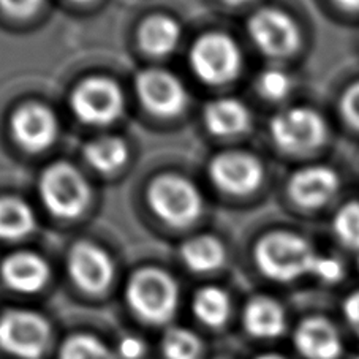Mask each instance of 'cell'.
Segmentation results:
<instances>
[{"instance_id": "6", "label": "cell", "mask_w": 359, "mask_h": 359, "mask_svg": "<svg viewBox=\"0 0 359 359\" xmlns=\"http://www.w3.org/2000/svg\"><path fill=\"white\" fill-rule=\"evenodd\" d=\"M147 200L160 219L176 226L191 224L203 210L200 191L187 179L176 175L156 179L147 191Z\"/></svg>"}, {"instance_id": "9", "label": "cell", "mask_w": 359, "mask_h": 359, "mask_svg": "<svg viewBox=\"0 0 359 359\" xmlns=\"http://www.w3.org/2000/svg\"><path fill=\"white\" fill-rule=\"evenodd\" d=\"M72 108L83 122L107 126L122 114L123 97L114 81L107 78H90L73 92Z\"/></svg>"}, {"instance_id": "16", "label": "cell", "mask_w": 359, "mask_h": 359, "mask_svg": "<svg viewBox=\"0 0 359 359\" xmlns=\"http://www.w3.org/2000/svg\"><path fill=\"white\" fill-rule=\"evenodd\" d=\"M0 274L15 292L36 293L46 285L49 268L45 259L32 252H16L4 259Z\"/></svg>"}, {"instance_id": "22", "label": "cell", "mask_w": 359, "mask_h": 359, "mask_svg": "<svg viewBox=\"0 0 359 359\" xmlns=\"http://www.w3.org/2000/svg\"><path fill=\"white\" fill-rule=\"evenodd\" d=\"M86 160L102 172H113L126 165L128 147L116 136H103L90 141L84 149Z\"/></svg>"}, {"instance_id": "13", "label": "cell", "mask_w": 359, "mask_h": 359, "mask_svg": "<svg viewBox=\"0 0 359 359\" xmlns=\"http://www.w3.org/2000/svg\"><path fill=\"white\" fill-rule=\"evenodd\" d=\"M68 271L79 288L95 294L109 287L114 276V264L108 253L98 245L79 243L68 255Z\"/></svg>"}, {"instance_id": "10", "label": "cell", "mask_w": 359, "mask_h": 359, "mask_svg": "<svg viewBox=\"0 0 359 359\" xmlns=\"http://www.w3.org/2000/svg\"><path fill=\"white\" fill-rule=\"evenodd\" d=\"M340 187V175L332 166L309 165L290 177L288 195L296 206L315 210L327 206L339 195Z\"/></svg>"}, {"instance_id": "29", "label": "cell", "mask_w": 359, "mask_h": 359, "mask_svg": "<svg viewBox=\"0 0 359 359\" xmlns=\"http://www.w3.org/2000/svg\"><path fill=\"white\" fill-rule=\"evenodd\" d=\"M312 276L326 285H336L345 278L346 266L339 257L318 252L317 259L313 263Z\"/></svg>"}, {"instance_id": "35", "label": "cell", "mask_w": 359, "mask_h": 359, "mask_svg": "<svg viewBox=\"0 0 359 359\" xmlns=\"http://www.w3.org/2000/svg\"><path fill=\"white\" fill-rule=\"evenodd\" d=\"M224 2L230 4V5H244V4L252 2V0H224Z\"/></svg>"}, {"instance_id": "23", "label": "cell", "mask_w": 359, "mask_h": 359, "mask_svg": "<svg viewBox=\"0 0 359 359\" xmlns=\"http://www.w3.org/2000/svg\"><path fill=\"white\" fill-rule=\"evenodd\" d=\"M195 317L210 327L225 325L230 317L231 302L225 292L217 287H206L195 294L194 299Z\"/></svg>"}, {"instance_id": "7", "label": "cell", "mask_w": 359, "mask_h": 359, "mask_svg": "<svg viewBox=\"0 0 359 359\" xmlns=\"http://www.w3.org/2000/svg\"><path fill=\"white\" fill-rule=\"evenodd\" d=\"M51 336V327L40 313L8 311L0 317V348L20 359H40Z\"/></svg>"}, {"instance_id": "15", "label": "cell", "mask_w": 359, "mask_h": 359, "mask_svg": "<svg viewBox=\"0 0 359 359\" xmlns=\"http://www.w3.org/2000/svg\"><path fill=\"white\" fill-rule=\"evenodd\" d=\"M293 342L306 359H337L342 355V339L337 327L318 315L301 321L294 331Z\"/></svg>"}, {"instance_id": "31", "label": "cell", "mask_w": 359, "mask_h": 359, "mask_svg": "<svg viewBox=\"0 0 359 359\" xmlns=\"http://www.w3.org/2000/svg\"><path fill=\"white\" fill-rule=\"evenodd\" d=\"M342 313L350 330L359 337V288L345 296L342 302Z\"/></svg>"}, {"instance_id": "17", "label": "cell", "mask_w": 359, "mask_h": 359, "mask_svg": "<svg viewBox=\"0 0 359 359\" xmlns=\"http://www.w3.org/2000/svg\"><path fill=\"white\" fill-rule=\"evenodd\" d=\"M285 311L276 299L258 296L244 311V327L253 337L274 339L285 331Z\"/></svg>"}, {"instance_id": "24", "label": "cell", "mask_w": 359, "mask_h": 359, "mask_svg": "<svg viewBox=\"0 0 359 359\" xmlns=\"http://www.w3.org/2000/svg\"><path fill=\"white\" fill-rule=\"evenodd\" d=\"M331 228L337 243L359 257V200L340 204L332 215Z\"/></svg>"}, {"instance_id": "32", "label": "cell", "mask_w": 359, "mask_h": 359, "mask_svg": "<svg viewBox=\"0 0 359 359\" xmlns=\"http://www.w3.org/2000/svg\"><path fill=\"white\" fill-rule=\"evenodd\" d=\"M119 355L123 359H140L142 355H144V342L141 339L135 337V336H128L123 337L122 342L119 344Z\"/></svg>"}, {"instance_id": "27", "label": "cell", "mask_w": 359, "mask_h": 359, "mask_svg": "<svg viewBox=\"0 0 359 359\" xmlns=\"http://www.w3.org/2000/svg\"><path fill=\"white\" fill-rule=\"evenodd\" d=\"M293 88V79L285 70L280 68H268L259 76L258 89L262 95L269 100H282L290 94Z\"/></svg>"}, {"instance_id": "19", "label": "cell", "mask_w": 359, "mask_h": 359, "mask_svg": "<svg viewBox=\"0 0 359 359\" xmlns=\"http://www.w3.org/2000/svg\"><path fill=\"white\" fill-rule=\"evenodd\" d=\"M179 39L181 27L170 16H151L140 27L141 46L152 55H165L175 51Z\"/></svg>"}, {"instance_id": "21", "label": "cell", "mask_w": 359, "mask_h": 359, "mask_svg": "<svg viewBox=\"0 0 359 359\" xmlns=\"http://www.w3.org/2000/svg\"><path fill=\"white\" fill-rule=\"evenodd\" d=\"M182 259L191 271L210 272L225 262L224 244L214 236H198L182 245Z\"/></svg>"}, {"instance_id": "11", "label": "cell", "mask_w": 359, "mask_h": 359, "mask_svg": "<svg viewBox=\"0 0 359 359\" xmlns=\"http://www.w3.org/2000/svg\"><path fill=\"white\" fill-rule=\"evenodd\" d=\"M135 84L141 103L157 116H176L187 103V94L181 81L165 70L151 68L141 72Z\"/></svg>"}, {"instance_id": "30", "label": "cell", "mask_w": 359, "mask_h": 359, "mask_svg": "<svg viewBox=\"0 0 359 359\" xmlns=\"http://www.w3.org/2000/svg\"><path fill=\"white\" fill-rule=\"evenodd\" d=\"M43 0H0V8L15 18H27L40 8Z\"/></svg>"}, {"instance_id": "4", "label": "cell", "mask_w": 359, "mask_h": 359, "mask_svg": "<svg viewBox=\"0 0 359 359\" xmlns=\"http://www.w3.org/2000/svg\"><path fill=\"white\" fill-rule=\"evenodd\" d=\"M40 195L49 212L59 219H76L90 201V187L75 166L54 163L43 171Z\"/></svg>"}, {"instance_id": "1", "label": "cell", "mask_w": 359, "mask_h": 359, "mask_svg": "<svg viewBox=\"0 0 359 359\" xmlns=\"http://www.w3.org/2000/svg\"><path fill=\"white\" fill-rule=\"evenodd\" d=\"M318 252L307 238L298 233L276 231L266 234L255 249L258 268L276 282L290 283L312 276Z\"/></svg>"}, {"instance_id": "34", "label": "cell", "mask_w": 359, "mask_h": 359, "mask_svg": "<svg viewBox=\"0 0 359 359\" xmlns=\"http://www.w3.org/2000/svg\"><path fill=\"white\" fill-rule=\"evenodd\" d=\"M255 359H285V358L280 355H276V353H268V355H262Z\"/></svg>"}, {"instance_id": "36", "label": "cell", "mask_w": 359, "mask_h": 359, "mask_svg": "<svg viewBox=\"0 0 359 359\" xmlns=\"http://www.w3.org/2000/svg\"><path fill=\"white\" fill-rule=\"evenodd\" d=\"M73 2H78V4H86V2H90V0H73Z\"/></svg>"}, {"instance_id": "8", "label": "cell", "mask_w": 359, "mask_h": 359, "mask_svg": "<svg viewBox=\"0 0 359 359\" xmlns=\"http://www.w3.org/2000/svg\"><path fill=\"white\" fill-rule=\"evenodd\" d=\"M249 34L255 45L271 57H287L299 48L301 32L290 15L278 8H262L250 18Z\"/></svg>"}, {"instance_id": "20", "label": "cell", "mask_w": 359, "mask_h": 359, "mask_svg": "<svg viewBox=\"0 0 359 359\" xmlns=\"http://www.w3.org/2000/svg\"><path fill=\"white\" fill-rule=\"evenodd\" d=\"M34 226V212L26 201L15 196H0V239H21Z\"/></svg>"}, {"instance_id": "28", "label": "cell", "mask_w": 359, "mask_h": 359, "mask_svg": "<svg viewBox=\"0 0 359 359\" xmlns=\"http://www.w3.org/2000/svg\"><path fill=\"white\" fill-rule=\"evenodd\" d=\"M339 116L351 132L359 135V79L351 81L342 90L337 103Z\"/></svg>"}, {"instance_id": "5", "label": "cell", "mask_w": 359, "mask_h": 359, "mask_svg": "<svg viewBox=\"0 0 359 359\" xmlns=\"http://www.w3.org/2000/svg\"><path fill=\"white\" fill-rule=\"evenodd\" d=\"M190 65L204 83L219 86L239 75L243 55L231 36L212 32L203 35L191 48Z\"/></svg>"}, {"instance_id": "3", "label": "cell", "mask_w": 359, "mask_h": 359, "mask_svg": "<svg viewBox=\"0 0 359 359\" xmlns=\"http://www.w3.org/2000/svg\"><path fill=\"white\" fill-rule=\"evenodd\" d=\"M271 138L278 149L288 154H311L330 140V126L320 111L311 107H293L271 121Z\"/></svg>"}, {"instance_id": "37", "label": "cell", "mask_w": 359, "mask_h": 359, "mask_svg": "<svg viewBox=\"0 0 359 359\" xmlns=\"http://www.w3.org/2000/svg\"><path fill=\"white\" fill-rule=\"evenodd\" d=\"M355 359H359V353H358V355H356V358Z\"/></svg>"}, {"instance_id": "2", "label": "cell", "mask_w": 359, "mask_h": 359, "mask_svg": "<svg viewBox=\"0 0 359 359\" xmlns=\"http://www.w3.org/2000/svg\"><path fill=\"white\" fill-rule=\"evenodd\" d=\"M127 302L141 320L163 325L175 317L179 290L165 271L146 268L135 272L127 285Z\"/></svg>"}, {"instance_id": "18", "label": "cell", "mask_w": 359, "mask_h": 359, "mask_svg": "<svg viewBox=\"0 0 359 359\" xmlns=\"http://www.w3.org/2000/svg\"><path fill=\"white\" fill-rule=\"evenodd\" d=\"M204 121L210 133L217 136H233L249 128L250 114L243 103L234 98H220L206 107Z\"/></svg>"}, {"instance_id": "12", "label": "cell", "mask_w": 359, "mask_h": 359, "mask_svg": "<svg viewBox=\"0 0 359 359\" xmlns=\"http://www.w3.org/2000/svg\"><path fill=\"white\" fill-rule=\"evenodd\" d=\"M209 175L225 194L247 195L262 182L263 168L250 154L224 152L210 162Z\"/></svg>"}, {"instance_id": "25", "label": "cell", "mask_w": 359, "mask_h": 359, "mask_svg": "<svg viewBox=\"0 0 359 359\" xmlns=\"http://www.w3.org/2000/svg\"><path fill=\"white\" fill-rule=\"evenodd\" d=\"M59 359H116V355L98 337L76 334L62 344Z\"/></svg>"}, {"instance_id": "14", "label": "cell", "mask_w": 359, "mask_h": 359, "mask_svg": "<svg viewBox=\"0 0 359 359\" xmlns=\"http://www.w3.org/2000/svg\"><path fill=\"white\" fill-rule=\"evenodd\" d=\"M10 127L18 144L30 152L46 149L57 136V119L54 113L36 103L18 108L11 116Z\"/></svg>"}, {"instance_id": "33", "label": "cell", "mask_w": 359, "mask_h": 359, "mask_svg": "<svg viewBox=\"0 0 359 359\" xmlns=\"http://www.w3.org/2000/svg\"><path fill=\"white\" fill-rule=\"evenodd\" d=\"M332 2L350 13H359V0H332Z\"/></svg>"}, {"instance_id": "26", "label": "cell", "mask_w": 359, "mask_h": 359, "mask_svg": "<svg viewBox=\"0 0 359 359\" xmlns=\"http://www.w3.org/2000/svg\"><path fill=\"white\" fill-rule=\"evenodd\" d=\"M162 348L168 359H196L201 353V340L185 327H171L165 334Z\"/></svg>"}]
</instances>
